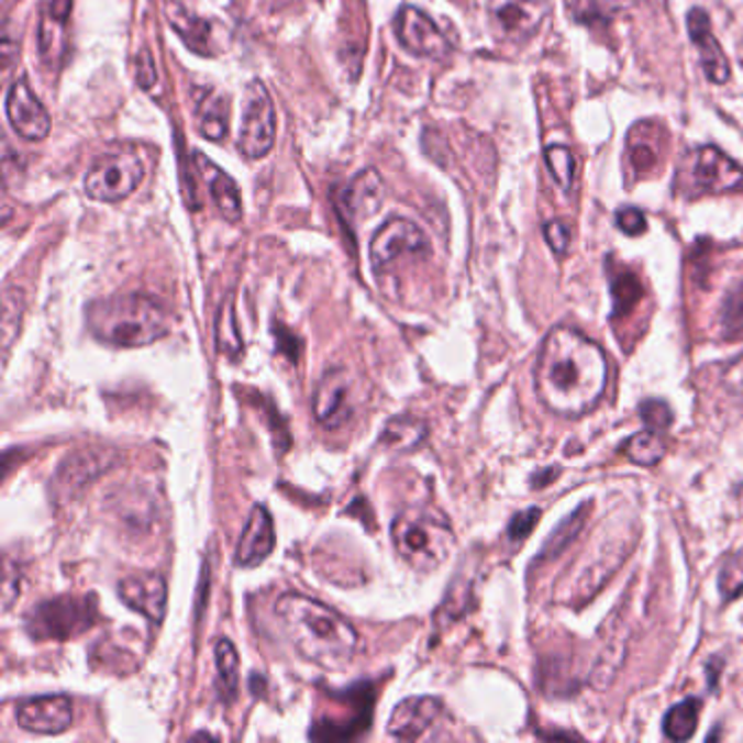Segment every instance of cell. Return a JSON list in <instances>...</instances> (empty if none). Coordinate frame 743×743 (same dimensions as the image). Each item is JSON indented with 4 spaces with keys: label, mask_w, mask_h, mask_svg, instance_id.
I'll list each match as a JSON object with an SVG mask.
<instances>
[{
    "label": "cell",
    "mask_w": 743,
    "mask_h": 743,
    "mask_svg": "<svg viewBox=\"0 0 743 743\" xmlns=\"http://www.w3.org/2000/svg\"><path fill=\"white\" fill-rule=\"evenodd\" d=\"M607 377L605 352L594 341L576 330L556 328L541 347L534 384L550 412L576 419L600 403Z\"/></svg>",
    "instance_id": "1"
},
{
    "label": "cell",
    "mask_w": 743,
    "mask_h": 743,
    "mask_svg": "<svg viewBox=\"0 0 743 743\" xmlns=\"http://www.w3.org/2000/svg\"><path fill=\"white\" fill-rule=\"evenodd\" d=\"M275 616L299 656L319 667L339 669L358 650L356 628L319 600L286 594L275 602Z\"/></svg>",
    "instance_id": "2"
},
{
    "label": "cell",
    "mask_w": 743,
    "mask_h": 743,
    "mask_svg": "<svg viewBox=\"0 0 743 743\" xmlns=\"http://www.w3.org/2000/svg\"><path fill=\"white\" fill-rule=\"evenodd\" d=\"M86 323L97 341L123 350L151 345L170 330L166 310L153 297L137 292L92 301Z\"/></svg>",
    "instance_id": "3"
},
{
    "label": "cell",
    "mask_w": 743,
    "mask_h": 743,
    "mask_svg": "<svg viewBox=\"0 0 743 743\" xmlns=\"http://www.w3.org/2000/svg\"><path fill=\"white\" fill-rule=\"evenodd\" d=\"M390 539L397 554L419 572L441 567L456 543L452 528L425 510H406L397 514L390 525Z\"/></svg>",
    "instance_id": "4"
},
{
    "label": "cell",
    "mask_w": 743,
    "mask_h": 743,
    "mask_svg": "<svg viewBox=\"0 0 743 743\" xmlns=\"http://www.w3.org/2000/svg\"><path fill=\"white\" fill-rule=\"evenodd\" d=\"M678 192L685 197L724 195L743 188V168L716 146L691 151L678 168Z\"/></svg>",
    "instance_id": "5"
},
{
    "label": "cell",
    "mask_w": 743,
    "mask_h": 743,
    "mask_svg": "<svg viewBox=\"0 0 743 743\" xmlns=\"http://www.w3.org/2000/svg\"><path fill=\"white\" fill-rule=\"evenodd\" d=\"M97 621V605L92 598L59 596L37 605L26 616V630L33 639L66 641L88 632Z\"/></svg>",
    "instance_id": "6"
},
{
    "label": "cell",
    "mask_w": 743,
    "mask_h": 743,
    "mask_svg": "<svg viewBox=\"0 0 743 743\" xmlns=\"http://www.w3.org/2000/svg\"><path fill=\"white\" fill-rule=\"evenodd\" d=\"M144 179L142 157L129 148L110 151L95 159L84 179V190L101 203H117L137 190Z\"/></svg>",
    "instance_id": "7"
},
{
    "label": "cell",
    "mask_w": 743,
    "mask_h": 743,
    "mask_svg": "<svg viewBox=\"0 0 743 743\" xmlns=\"http://www.w3.org/2000/svg\"><path fill=\"white\" fill-rule=\"evenodd\" d=\"M275 137H277L275 103L266 86L259 79H255L245 88L239 151L247 159H262L264 155L270 153Z\"/></svg>",
    "instance_id": "8"
},
{
    "label": "cell",
    "mask_w": 743,
    "mask_h": 743,
    "mask_svg": "<svg viewBox=\"0 0 743 743\" xmlns=\"http://www.w3.org/2000/svg\"><path fill=\"white\" fill-rule=\"evenodd\" d=\"M487 11L497 40L523 44L536 35L550 7L545 0H487Z\"/></svg>",
    "instance_id": "9"
},
{
    "label": "cell",
    "mask_w": 743,
    "mask_h": 743,
    "mask_svg": "<svg viewBox=\"0 0 743 743\" xmlns=\"http://www.w3.org/2000/svg\"><path fill=\"white\" fill-rule=\"evenodd\" d=\"M392 26L401 48L414 57L445 59L452 53V44L439 24L412 4H406L395 13Z\"/></svg>",
    "instance_id": "10"
},
{
    "label": "cell",
    "mask_w": 743,
    "mask_h": 743,
    "mask_svg": "<svg viewBox=\"0 0 743 743\" xmlns=\"http://www.w3.org/2000/svg\"><path fill=\"white\" fill-rule=\"evenodd\" d=\"M430 251L428 236L410 219H388L372 239L369 257L375 273L390 268L397 259L408 255H425Z\"/></svg>",
    "instance_id": "11"
},
{
    "label": "cell",
    "mask_w": 743,
    "mask_h": 743,
    "mask_svg": "<svg viewBox=\"0 0 743 743\" xmlns=\"http://www.w3.org/2000/svg\"><path fill=\"white\" fill-rule=\"evenodd\" d=\"M119 454L103 447H88L70 454L53 478V489L59 499L77 496L117 463Z\"/></svg>",
    "instance_id": "12"
},
{
    "label": "cell",
    "mask_w": 743,
    "mask_h": 743,
    "mask_svg": "<svg viewBox=\"0 0 743 743\" xmlns=\"http://www.w3.org/2000/svg\"><path fill=\"white\" fill-rule=\"evenodd\" d=\"M4 112L13 131L29 140V142H42L51 133V117L42 101L33 95L29 84L13 81L7 90L4 99Z\"/></svg>",
    "instance_id": "13"
},
{
    "label": "cell",
    "mask_w": 743,
    "mask_h": 743,
    "mask_svg": "<svg viewBox=\"0 0 743 743\" xmlns=\"http://www.w3.org/2000/svg\"><path fill=\"white\" fill-rule=\"evenodd\" d=\"M15 722L35 735H59L73 724V702L66 696H42L15 707Z\"/></svg>",
    "instance_id": "14"
},
{
    "label": "cell",
    "mask_w": 743,
    "mask_h": 743,
    "mask_svg": "<svg viewBox=\"0 0 743 743\" xmlns=\"http://www.w3.org/2000/svg\"><path fill=\"white\" fill-rule=\"evenodd\" d=\"M312 410L317 421L336 430L345 425L352 417V377L345 369H332L325 373L317 386Z\"/></svg>",
    "instance_id": "15"
},
{
    "label": "cell",
    "mask_w": 743,
    "mask_h": 743,
    "mask_svg": "<svg viewBox=\"0 0 743 743\" xmlns=\"http://www.w3.org/2000/svg\"><path fill=\"white\" fill-rule=\"evenodd\" d=\"M119 596L124 605L137 613H142L151 623H162L166 616L168 587L159 574L142 572L126 576L119 583Z\"/></svg>",
    "instance_id": "16"
},
{
    "label": "cell",
    "mask_w": 743,
    "mask_h": 743,
    "mask_svg": "<svg viewBox=\"0 0 743 743\" xmlns=\"http://www.w3.org/2000/svg\"><path fill=\"white\" fill-rule=\"evenodd\" d=\"M441 713L443 705L432 696L408 698L395 707L388 720V733L401 742H417L432 729Z\"/></svg>",
    "instance_id": "17"
},
{
    "label": "cell",
    "mask_w": 743,
    "mask_h": 743,
    "mask_svg": "<svg viewBox=\"0 0 743 743\" xmlns=\"http://www.w3.org/2000/svg\"><path fill=\"white\" fill-rule=\"evenodd\" d=\"M687 29H689L694 46L700 53V64H702L707 79L718 86L727 84L731 77V66L711 29L709 13L705 9H691L687 15Z\"/></svg>",
    "instance_id": "18"
},
{
    "label": "cell",
    "mask_w": 743,
    "mask_h": 743,
    "mask_svg": "<svg viewBox=\"0 0 743 743\" xmlns=\"http://www.w3.org/2000/svg\"><path fill=\"white\" fill-rule=\"evenodd\" d=\"M277 536H275V525L268 508L264 506H253L248 512L247 523L243 530V536L239 541L236 550V565L243 569H253L262 561L270 556L275 550Z\"/></svg>",
    "instance_id": "19"
},
{
    "label": "cell",
    "mask_w": 743,
    "mask_h": 743,
    "mask_svg": "<svg viewBox=\"0 0 743 743\" xmlns=\"http://www.w3.org/2000/svg\"><path fill=\"white\" fill-rule=\"evenodd\" d=\"M195 168L206 181L210 197L223 219H228L230 223H239L243 219V197L234 177L228 175L219 164L208 159L203 153H195Z\"/></svg>",
    "instance_id": "20"
},
{
    "label": "cell",
    "mask_w": 743,
    "mask_h": 743,
    "mask_svg": "<svg viewBox=\"0 0 743 743\" xmlns=\"http://www.w3.org/2000/svg\"><path fill=\"white\" fill-rule=\"evenodd\" d=\"M164 15L190 51L201 57H214L212 24L206 18L190 13L181 0H164Z\"/></svg>",
    "instance_id": "21"
},
{
    "label": "cell",
    "mask_w": 743,
    "mask_h": 743,
    "mask_svg": "<svg viewBox=\"0 0 743 743\" xmlns=\"http://www.w3.org/2000/svg\"><path fill=\"white\" fill-rule=\"evenodd\" d=\"M384 201V184L375 168L361 170L341 195V212L350 221L372 217Z\"/></svg>",
    "instance_id": "22"
},
{
    "label": "cell",
    "mask_w": 743,
    "mask_h": 743,
    "mask_svg": "<svg viewBox=\"0 0 743 743\" xmlns=\"http://www.w3.org/2000/svg\"><path fill=\"white\" fill-rule=\"evenodd\" d=\"M192 99H195V121H197L199 133L208 140L221 142L228 135V124H230V108L225 99L210 88L195 90Z\"/></svg>",
    "instance_id": "23"
},
{
    "label": "cell",
    "mask_w": 743,
    "mask_h": 743,
    "mask_svg": "<svg viewBox=\"0 0 743 743\" xmlns=\"http://www.w3.org/2000/svg\"><path fill=\"white\" fill-rule=\"evenodd\" d=\"M75 0H42L40 7V53L46 62L57 57L64 42V31Z\"/></svg>",
    "instance_id": "24"
},
{
    "label": "cell",
    "mask_w": 743,
    "mask_h": 743,
    "mask_svg": "<svg viewBox=\"0 0 743 743\" xmlns=\"http://www.w3.org/2000/svg\"><path fill=\"white\" fill-rule=\"evenodd\" d=\"M645 123L634 126L628 135V151H625V159H628V168L636 179H645L654 173L656 164L661 162V155L656 151V144H652V135H647Z\"/></svg>",
    "instance_id": "25"
},
{
    "label": "cell",
    "mask_w": 743,
    "mask_h": 743,
    "mask_svg": "<svg viewBox=\"0 0 743 743\" xmlns=\"http://www.w3.org/2000/svg\"><path fill=\"white\" fill-rule=\"evenodd\" d=\"M702 702L698 698H687L674 705L663 718V733L672 742H689L698 729Z\"/></svg>",
    "instance_id": "26"
},
{
    "label": "cell",
    "mask_w": 743,
    "mask_h": 743,
    "mask_svg": "<svg viewBox=\"0 0 743 743\" xmlns=\"http://www.w3.org/2000/svg\"><path fill=\"white\" fill-rule=\"evenodd\" d=\"M428 436V428L423 421L412 419V417H397L388 421L384 428L381 441L386 447L399 450V452H412L417 450Z\"/></svg>",
    "instance_id": "27"
},
{
    "label": "cell",
    "mask_w": 743,
    "mask_h": 743,
    "mask_svg": "<svg viewBox=\"0 0 743 743\" xmlns=\"http://www.w3.org/2000/svg\"><path fill=\"white\" fill-rule=\"evenodd\" d=\"M587 510L585 506H580L578 510H574L567 519H563L556 530L550 534V539L545 541V545L541 547V561H554L556 556H561L580 534V530L585 528L587 521Z\"/></svg>",
    "instance_id": "28"
},
{
    "label": "cell",
    "mask_w": 743,
    "mask_h": 743,
    "mask_svg": "<svg viewBox=\"0 0 743 743\" xmlns=\"http://www.w3.org/2000/svg\"><path fill=\"white\" fill-rule=\"evenodd\" d=\"M214 656H217V669H219V689L223 700L232 702L239 694V652L236 645L230 639H219L217 647H214Z\"/></svg>",
    "instance_id": "29"
},
{
    "label": "cell",
    "mask_w": 743,
    "mask_h": 743,
    "mask_svg": "<svg viewBox=\"0 0 743 743\" xmlns=\"http://www.w3.org/2000/svg\"><path fill=\"white\" fill-rule=\"evenodd\" d=\"M623 456L634 463V465H641V467H652V465H658L667 452L663 439L654 432V430H647V432H639L634 436H630L625 443H623Z\"/></svg>",
    "instance_id": "30"
},
{
    "label": "cell",
    "mask_w": 743,
    "mask_h": 743,
    "mask_svg": "<svg viewBox=\"0 0 743 743\" xmlns=\"http://www.w3.org/2000/svg\"><path fill=\"white\" fill-rule=\"evenodd\" d=\"M611 295H613V317H625L643 297L641 281L634 273L620 270L611 277Z\"/></svg>",
    "instance_id": "31"
},
{
    "label": "cell",
    "mask_w": 743,
    "mask_h": 743,
    "mask_svg": "<svg viewBox=\"0 0 743 743\" xmlns=\"http://www.w3.org/2000/svg\"><path fill=\"white\" fill-rule=\"evenodd\" d=\"M217 347L221 354L225 356H241L243 352V341H241V332L236 325V317H234V306L232 301H228L217 319Z\"/></svg>",
    "instance_id": "32"
},
{
    "label": "cell",
    "mask_w": 743,
    "mask_h": 743,
    "mask_svg": "<svg viewBox=\"0 0 743 743\" xmlns=\"http://www.w3.org/2000/svg\"><path fill=\"white\" fill-rule=\"evenodd\" d=\"M545 162L550 168V175L554 177V181L567 192L572 188L574 181V170H576V159L572 155V151L567 146L554 144L545 148Z\"/></svg>",
    "instance_id": "33"
},
{
    "label": "cell",
    "mask_w": 743,
    "mask_h": 743,
    "mask_svg": "<svg viewBox=\"0 0 743 743\" xmlns=\"http://www.w3.org/2000/svg\"><path fill=\"white\" fill-rule=\"evenodd\" d=\"M722 330L729 341L743 339V281L729 292L722 306Z\"/></svg>",
    "instance_id": "34"
},
{
    "label": "cell",
    "mask_w": 743,
    "mask_h": 743,
    "mask_svg": "<svg viewBox=\"0 0 743 743\" xmlns=\"http://www.w3.org/2000/svg\"><path fill=\"white\" fill-rule=\"evenodd\" d=\"M718 587L720 594L727 602L735 600L738 596L743 594V552L742 554H733L724 561L722 569H720V578H718Z\"/></svg>",
    "instance_id": "35"
},
{
    "label": "cell",
    "mask_w": 743,
    "mask_h": 743,
    "mask_svg": "<svg viewBox=\"0 0 743 743\" xmlns=\"http://www.w3.org/2000/svg\"><path fill=\"white\" fill-rule=\"evenodd\" d=\"M641 412V419L643 423L647 425V430H654V432H663L669 428L672 423V410L665 401H658V399H647L641 403L639 408Z\"/></svg>",
    "instance_id": "36"
},
{
    "label": "cell",
    "mask_w": 743,
    "mask_h": 743,
    "mask_svg": "<svg viewBox=\"0 0 743 743\" xmlns=\"http://www.w3.org/2000/svg\"><path fill=\"white\" fill-rule=\"evenodd\" d=\"M539 519H541V510L539 508H528V510L514 514L512 521H510V525H508V536L512 541L525 539L536 528Z\"/></svg>",
    "instance_id": "37"
},
{
    "label": "cell",
    "mask_w": 743,
    "mask_h": 743,
    "mask_svg": "<svg viewBox=\"0 0 743 743\" xmlns=\"http://www.w3.org/2000/svg\"><path fill=\"white\" fill-rule=\"evenodd\" d=\"M135 84L142 88V90H151L157 81V68H155V62L151 57L148 51H142L135 55Z\"/></svg>",
    "instance_id": "38"
},
{
    "label": "cell",
    "mask_w": 743,
    "mask_h": 743,
    "mask_svg": "<svg viewBox=\"0 0 743 743\" xmlns=\"http://www.w3.org/2000/svg\"><path fill=\"white\" fill-rule=\"evenodd\" d=\"M618 228L625 236H641L647 230V221L641 210L623 208L618 212Z\"/></svg>",
    "instance_id": "39"
},
{
    "label": "cell",
    "mask_w": 743,
    "mask_h": 743,
    "mask_svg": "<svg viewBox=\"0 0 743 743\" xmlns=\"http://www.w3.org/2000/svg\"><path fill=\"white\" fill-rule=\"evenodd\" d=\"M543 234H545V241H547V245L552 247V251H554L556 255H565V253H567L572 236H569V230H567V225H565V223H561V221H552V223H547V225H545Z\"/></svg>",
    "instance_id": "40"
},
{
    "label": "cell",
    "mask_w": 743,
    "mask_h": 743,
    "mask_svg": "<svg viewBox=\"0 0 743 743\" xmlns=\"http://www.w3.org/2000/svg\"><path fill=\"white\" fill-rule=\"evenodd\" d=\"M722 384H724V388H727L729 395L743 399V354L724 369V373H722Z\"/></svg>",
    "instance_id": "41"
}]
</instances>
